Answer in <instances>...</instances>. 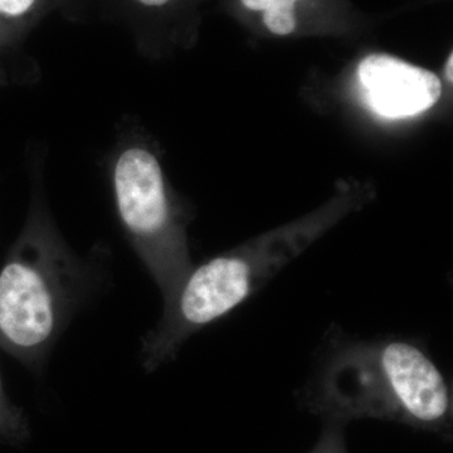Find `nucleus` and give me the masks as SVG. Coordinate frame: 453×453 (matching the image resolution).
<instances>
[{"label": "nucleus", "mask_w": 453, "mask_h": 453, "mask_svg": "<svg viewBox=\"0 0 453 453\" xmlns=\"http://www.w3.org/2000/svg\"><path fill=\"white\" fill-rule=\"evenodd\" d=\"M31 210L0 268V349L35 374L74 316L103 288L104 259L79 255L59 231L37 179Z\"/></svg>", "instance_id": "1"}, {"label": "nucleus", "mask_w": 453, "mask_h": 453, "mask_svg": "<svg viewBox=\"0 0 453 453\" xmlns=\"http://www.w3.org/2000/svg\"><path fill=\"white\" fill-rule=\"evenodd\" d=\"M314 386L325 404L440 426L451 412L449 383L427 351L398 338L351 342L334 351Z\"/></svg>", "instance_id": "2"}, {"label": "nucleus", "mask_w": 453, "mask_h": 453, "mask_svg": "<svg viewBox=\"0 0 453 453\" xmlns=\"http://www.w3.org/2000/svg\"><path fill=\"white\" fill-rule=\"evenodd\" d=\"M109 174L122 232L159 288L164 303L193 266L180 211L154 142L142 125L121 122L110 153Z\"/></svg>", "instance_id": "3"}, {"label": "nucleus", "mask_w": 453, "mask_h": 453, "mask_svg": "<svg viewBox=\"0 0 453 453\" xmlns=\"http://www.w3.org/2000/svg\"><path fill=\"white\" fill-rule=\"evenodd\" d=\"M288 252H231L190 268L169 300L154 329L145 334L140 359L157 371L178 356L190 336L226 318L270 282Z\"/></svg>", "instance_id": "4"}, {"label": "nucleus", "mask_w": 453, "mask_h": 453, "mask_svg": "<svg viewBox=\"0 0 453 453\" xmlns=\"http://www.w3.org/2000/svg\"><path fill=\"white\" fill-rule=\"evenodd\" d=\"M357 74L369 106L383 118H408L426 111L442 94L436 74L388 55L366 57Z\"/></svg>", "instance_id": "5"}, {"label": "nucleus", "mask_w": 453, "mask_h": 453, "mask_svg": "<svg viewBox=\"0 0 453 453\" xmlns=\"http://www.w3.org/2000/svg\"><path fill=\"white\" fill-rule=\"evenodd\" d=\"M29 434L31 431L26 413L11 401L0 375V442L23 445Z\"/></svg>", "instance_id": "6"}, {"label": "nucleus", "mask_w": 453, "mask_h": 453, "mask_svg": "<svg viewBox=\"0 0 453 453\" xmlns=\"http://www.w3.org/2000/svg\"><path fill=\"white\" fill-rule=\"evenodd\" d=\"M299 0H271L270 7L264 12V22L268 31L279 35H288L295 31V3Z\"/></svg>", "instance_id": "7"}, {"label": "nucleus", "mask_w": 453, "mask_h": 453, "mask_svg": "<svg viewBox=\"0 0 453 453\" xmlns=\"http://www.w3.org/2000/svg\"><path fill=\"white\" fill-rule=\"evenodd\" d=\"M37 0H0V14L8 18L25 17L35 9Z\"/></svg>", "instance_id": "8"}, {"label": "nucleus", "mask_w": 453, "mask_h": 453, "mask_svg": "<svg viewBox=\"0 0 453 453\" xmlns=\"http://www.w3.org/2000/svg\"><path fill=\"white\" fill-rule=\"evenodd\" d=\"M139 4H142V7L146 8H160L165 7L166 4L170 2V0H136Z\"/></svg>", "instance_id": "9"}, {"label": "nucleus", "mask_w": 453, "mask_h": 453, "mask_svg": "<svg viewBox=\"0 0 453 453\" xmlns=\"http://www.w3.org/2000/svg\"><path fill=\"white\" fill-rule=\"evenodd\" d=\"M452 65H453V56L451 53V55H449V59H447V64H446V79H447V81H449V82H452V73H453Z\"/></svg>", "instance_id": "10"}]
</instances>
